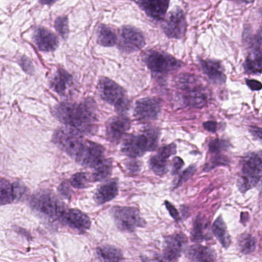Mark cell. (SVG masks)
Listing matches in <instances>:
<instances>
[{
    "label": "cell",
    "mask_w": 262,
    "mask_h": 262,
    "mask_svg": "<svg viewBox=\"0 0 262 262\" xmlns=\"http://www.w3.org/2000/svg\"><path fill=\"white\" fill-rule=\"evenodd\" d=\"M130 127V121L128 118L121 116L113 117L107 121L106 126V135L109 141L113 143H119L125 132Z\"/></svg>",
    "instance_id": "14"
},
{
    "label": "cell",
    "mask_w": 262,
    "mask_h": 262,
    "mask_svg": "<svg viewBox=\"0 0 262 262\" xmlns=\"http://www.w3.org/2000/svg\"><path fill=\"white\" fill-rule=\"evenodd\" d=\"M230 146V144L225 140H212L209 145V152L218 154L222 151L226 150Z\"/></svg>",
    "instance_id": "35"
},
{
    "label": "cell",
    "mask_w": 262,
    "mask_h": 262,
    "mask_svg": "<svg viewBox=\"0 0 262 262\" xmlns=\"http://www.w3.org/2000/svg\"><path fill=\"white\" fill-rule=\"evenodd\" d=\"M145 62L154 73L159 75H166L182 66L181 62L174 57L157 51L149 52L145 58Z\"/></svg>",
    "instance_id": "8"
},
{
    "label": "cell",
    "mask_w": 262,
    "mask_h": 262,
    "mask_svg": "<svg viewBox=\"0 0 262 262\" xmlns=\"http://www.w3.org/2000/svg\"><path fill=\"white\" fill-rule=\"evenodd\" d=\"M187 240L182 234L166 237L163 246V257L166 261H174L180 258Z\"/></svg>",
    "instance_id": "15"
},
{
    "label": "cell",
    "mask_w": 262,
    "mask_h": 262,
    "mask_svg": "<svg viewBox=\"0 0 262 262\" xmlns=\"http://www.w3.org/2000/svg\"><path fill=\"white\" fill-rule=\"evenodd\" d=\"M28 189L19 183H11L0 178V206L18 201L26 196Z\"/></svg>",
    "instance_id": "12"
},
{
    "label": "cell",
    "mask_w": 262,
    "mask_h": 262,
    "mask_svg": "<svg viewBox=\"0 0 262 262\" xmlns=\"http://www.w3.org/2000/svg\"><path fill=\"white\" fill-rule=\"evenodd\" d=\"M61 220L72 229L81 232L89 230L92 225L89 217L78 209H66Z\"/></svg>",
    "instance_id": "17"
},
{
    "label": "cell",
    "mask_w": 262,
    "mask_h": 262,
    "mask_svg": "<svg viewBox=\"0 0 262 262\" xmlns=\"http://www.w3.org/2000/svg\"><path fill=\"white\" fill-rule=\"evenodd\" d=\"M98 256L104 261H118L123 259V254L120 249L113 246H103L97 249Z\"/></svg>",
    "instance_id": "27"
},
{
    "label": "cell",
    "mask_w": 262,
    "mask_h": 262,
    "mask_svg": "<svg viewBox=\"0 0 262 262\" xmlns=\"http://www.w3.org/2000/svg\"><path fill=\"white\" fill-rule=\"evenodd\" d=\"M229 160H228L227 157L223 156V155H219V156L214 157L213 159L211 161L209 164H207V169H212L213 168L219 166H226L229 165Z\"/></svg>",
    "instance_id": "37"
},
{
    "label": "cell",
    "mask_w": 262,
    "mask_h": 262,
    "mask_svg": "<svg viewBox=\"0 0 262 262\" xmlns=\"http://www.w3.org/2000/svg\"><path fill=\"white\" fill-rule=\"evenodd\" d=\"M207 225L205 223V220L201 216L197 217L194 223L193 229L192 232V241L194 243H201L204 240L207 239V235H206V229H207Z\"/></svg>",
    "instance_id": "29"
},
{
    "label": "cell",
    "mask_w": 262,
    "mask_h": 262,
    "mask_svg": "<svg viewBox=\"0 0 262 262\" xmlns=\"http://www.w3.org/2000/svg\"><path fill=\"white\" fill-rule=\"evenodd\" d=\"M166 206L168 210H169V213L172 215V218H173L174 219L178 220L179 218H180V216H179V214L178 212H177V209H176L175 208L170 204V203H167V201L166 203Z\"/></svg>",
    "instance_id": "43"
},
{
    "label": "cell",
    "mask_w": 262,
    "mask_h": 262,
    "mask_svg": "<svg viewBox=\"0 0 262 262\" xmlns=\"http://www.w3.org/2000/svg\"><path fill=\"white\" fill-rule=\"evenodd\" d=\"M75 161L86 167L96 168L104 160V148L98 143L86 141L81 153Z\"/></svg>",
    "instance_id": "10"
},
{
    "label": "cell",
    "mask_w": 262,
    "mask_h": 262,
    "mask_svg": "<svg viewBox=\"0 0 262 262\" xmlns=\"http://www.w3.org/2000/svg\"><path fill=\"white\" fill-rule=\"evenodd\" d=\"M212 232L223 248L228 249L230 246L232 240L223 217H218V218L215 220L212 226Z\"/></svg>",
    "instance_id": "25"
},
{
    "label": "cell",
    "mask_w": 262,
    "mask_h": 262,
    "mask_svg": "<svg viewBox=\"0 0 262 262\" xmlns=\"http://www.w3.org/2000/svg\"><path fill=\"white\" fill-rule=\"evenodd\" d=\"M143 33L132 26H123L120 30L119 48L123 52L130 53L144 46Z\"/></svg>",
    "instance_id": "9"
},
{
    "label": "cell",
    "mask_w": 262,
    "mask_h": 262,
    "mask_svg": "<svg viewBox=\"0 0 262 262\" xmlns=\"http://www.w3.org/2000/svg\"><path fill=\"white\" fill-rule=\"evenodd\" d=\"M260 55H261V56H262V47L261 49V52H260Z\"/></svg>",
    "instance_id": "50"
},
{
    "label": "cell",
    "mask_w": 262,
    "mask_h": 262,
    "mask_svg": "<svg viewBox=\"0 0 262 262\" xmlns=\"http://www.w3.org/2000/svg\"><path fill=\"white\" fill-rule=\"evenodd\" d=\"M173 164H172V175H177L181 170L183 168L184 163H183L182 158H179V157H176L174 158L173 161H172Z\"/></svg>",
    "instance_id": "40"
},
{
    "label": "cell",
    "mask_w": 262,
    "mask_h": 262,
    "mask_svg": "<svg viewBox=\"0 0 262 262\" xmlns=\"http://www.w3.org/2000/svg\"><path fill=\"white\" fill-rule=\"evenodd\" d=\"M245 72L252 75H259L262 73V56H248L244 63Z\"/></svg>",
    "instance_id": "31"
},
{
    "label": "cell",
    "mask_w": 262,
    "mask_h": 262,
    "mask_svg": "<svg viewBox=\"0 0 262 262\" xmlns=\"http://www.w3.org/2000/svg\"><path fill=\"white\" fill-rule=\"evenodd\" d=\"M55 27L57 32L63 38L66 39L69 36V19L67 16H60L55 20Z\"/></svg>",
    "instance_id": "34"
},
{
    "label": "cell",
    "mask_w": 262,
    "mask_h": 262,
    "mask_svg": "<svg viewBox=\"0 0 262 262\" xmlns=\"http://www.w3.org/2000/svg\"><path fill=\"white\" fill-rule=\"evenodd\" d=\"M127 168L131 172H137L140 169V165L139 162H130L127 164Z\"/></svg>",
    "instance_id": "44"
},
{
    "label": "cell",
    "mask_w": 262,
    "mask_h": 262,
    "mask_svg": "<svg viewBox=\"0 0 262 262\" xmlns=\"http://www.w3.org/2000/svg\"><path fill=\"white\" fill-rule=\"evenodd\" d=\"M249 132L252 135L255 139L259 143H262V129L261 128L256 127V126H250L249 127Z\"/></svg>",
    "instance_id": "39"
},
{
    "label": "cell",
    "mask_w": 262,
    "mask_h": 262,
    "mask_svg": "<svg viewBox=\"0 0 262 262\" xmlns=\"http://www.w3.org/2000/svg\"><path fill=\"white\" fill-rule=\"evenodd\" d=\"M238 249L244 255H249L256 249V240L250 234H243L238 238Z\"/></svg>",
    "instance_id": "30"
},
{
    "label": "cell",
    "mask_w": 262,
    "mask_h": 262,
    "mask_svg": "<svg viewBox=\"0 0 262 262\" xmlns=\"http://www.w3.org/2000/svg\"><path fill=\"white\" fill-rule=\"evenodd\" d=\"M118 194L117 182L112 180L98 187L95 192V199L98 204L102 205L108 203L115 198Z\"/></svg>",
    "instance_id": "23"
},
{
    "label": "cell",
    "mask_w": 262,
    "mask_h": 262,
    "mask_svg": "<svg viewBox=\"0 0 262 262\" xmlns=\"http://www.w3.org/2000/svg\"><path fill=\"white\" fill-rule=\"evenodd\" d=\"M232 1L238 2V3H246V4H249V3H253L254 0H232Z\"/></svg>",
    "instance_id": "48"
},
{
    "label": "cell",
    "mask_w": 262,
    "mask_h": 262,
    "mask_svg": "<svg viewBox=\"0 0 262 262\" xmlns=\"http://www.w3.org/2000/svg\"><path fill=\"white\" fill-rule=\"evenodd\" d=\"M195 171H196V167H195V166H189L187 169H186V170L180 175V178L177 180L175 188L179 187V186H181L183 183L189 179V178L194 175Z\"/></svg>",
    "instance_id": "36"
},
{
    "label": "cell",
    "mask_w": 262,
    "mask_h": 262,
    "mask_svg": "<svg viewBox=\"0 0 262 262\" xmlns=\"http://www.w3.org/2000/svg\"><path fill=\"white\" fill-rule=\"evenodd\" d=\"M57 0H39L40 3L42 5H52Z\"/></svg>",
    "instance_id": "47"
},
{
    "label": "cell",
    "mask_w": 262,
    "mask_h": 262,
    "mask_svg": "<svg viewBox=\"0 0 262 262\" xmlns=\"http://www.w3.org/2000/svg\"><path fill=\"white\" fill-rule=\"evenodd\" d=\"M176 152L177 146L175 144L167 145L162 147L158 153L149 160V166L152 172L157 175H165L168 170V159L176 154Z\"/></svg>",
    "instance_id": "16"
},
{
    "label": "cell",
    "mask_w": 262,
    "mask_h": 262,
    "mask_svg": "<svg viewBox=\"0 0 262 262\" xmlns=\"http://www.w3.org/2000/svg\"><path fill=\"white\" fill-rule=\"evenodd\" d=\"M243 173L258 175L262 172V152L249 154L243 158Z\"/></svg>",
    "instance_id": "24"
},
{
    "label": "cell",
    "mask_w": 262,
    "mask_h": 262,
    "mask_svg": "<svg viewBox=\"0 0 262 262\" xmlns=\"http://www.w3.org/2000/svg\"><path fill=\"white\" fill-rule=\"evenodd\" d=\"M157 129H145L143 133L131 135L125 138L121 146V151L130 158H137L144 155L148 151L155 150L159 141Z\"/></svg>",
    "instance_id": "2"
},
{
    "label": "cell",
    "mask_w": 262,
    "mask_h": 262,
    "mask_svg": "<svg viewBox=\"0 0 262 262\" xmlns=\"http://www.w3.org/2000/svg\"><path fill=\"white\" fill-rule=\"evenodd\" d=\"M112 172V164L111 162L104 161L101 165L95 168L92 174V178L94 182H101L110 176Z\"/></svg>",
    "instance_id": "32"
},
{
    "label": "cell",
    "mask_w": 262,
    "mask_h": 262,
    "mask_svg": "<svg viewBox=\"0 0 262 262\" xmlns=\"http://www.w3.org/2000/svg\"><path fill=\"white\" fill-rule=\"evenodd\" d=\"M203 126H204L205 129L212 132V133H215L217 131V123L215 122H206V123H203Z\"/></svg>",
    "instance_id": "42"
},
{
    "label": "cell",
    "mask_w": 262,
    "mask_h": 262,
    "mask_svg": "<svg viewBox=\"0 0 262 262\" xmlns=\"http://www.w3.org/2000/svg\"><path fill=\"white\" fill-rule=\"evenodd\" d=\"M73 85L72 75L64 69H59L51 80V87L57 93L66 95Z\"/></svg>",
    "instance_id": "21"
},
{
    "label": "cell",
    "mask_w": 262,
    "mask_h": 262,
    "mask_svg": "<svg viewBox=\"0 0 262 262\" xmlns=\"http://www.w3.org/2000/svg\"><path fill=\"white\" fill-rule=\"evenodd\" d=\"M53 114L61 123L81 133H94L96 131V104L92 98L80 103H60L54 108Z\"/></svg>",
    "instance_id": "1"
},
{
    "label": "cell",
    "mask_w": 262,
    "mask_h": 262,
    "mask_svg": "<svg viewBox=\"0 0 262 262\" xmlns=\"http://www.w3.org/2000/svg\"><path fill=\"white\" fill-rule=\"evenodd\" d=\"M31 206L39 213L52 219H60L66 211L64 205L49 192L35 193L31 199Z\"/></svg>",
    "instance_id": "6"
},
{
    "label": "cell",
    "mask_w": 262,
    "mask_h": 262,
    "mask_svg": "<svg viewBox=\"0 0 262 262\" xmlns=\"http://www.w3.org/2000/svg\"><path fill=\"white\" fill-rule=\"evenodd\" d=\"M186 257L193 261H214L216 260V254L212 249L206 246L195 245L186 250Z\"/></svg>",
    "instance_id": "22"
},
{
    "label": "cell",
    "mask_w": 262,
    "mask_h": 262,
    "mask_svg": "<svg viewBox=\"0 0 262 262\" xmlns=\"http://www.w3.org/2000/svg\"><path fill=\"white\" fill-rule=\"evenodd\" d=\"M59 192L64 195H69V186H68L67 183H64L61 184L59 187Z\"/></svg>",
    "instance_id": "45"
},
{
    "label": "cell",
    "mask_w": 262,
    "mask_h": 262,
    "mask_svg": "<svg viewBox=\"0 0 262 262\" xmlns=\"http://www.w3.org/2000/svg\"><path fill=\"white\" fill-rule=\"evenodd\" d=\"M178 88L183 103L192 108H203L208 103V93L206 88L191 75H183L178 82Z\"/></svg>",
    "instance_id": "3"
},
{
    "label": "cell",
    "mask_w": 262,
    "mask_h": 262,
    "mask_svg": "<svg viewBox=\"0 0 262 262\" xmlns=\"http://www.w3.org/2000/svg\"><path fill=\"white\" fill-rule=\"evenodd\" d=\"M34 41L41 51L51 52L58 46V38L53 32L44 27H38L33 35Z\"/></svg>",
    "instance_id": "20"
},
{
    "label": "cell",
    "mask_w": 262,
    "mask_h": 262,
    "mask_svg": "<svg viewBox=\"0 0 262 262\" xmlns=\"http://www.w3.org/2000/svg\"><path fill=\"white\" fill-rule=\"evenodd\" d=\"M260 192H261V195H262V178L261 182V189H260Z\"/></svg>",
    "instance_id": "49"
},
{
    "label": "cell",
    "mask_w": 262,
    "mask_h": 262,
    "mask_svg": "<svg viewBox=\"0 0 262 262\" xmlns=\"http://www.w3.org/2000/svg\"><path fill=\"white\" fill-rule=\"evenodd\" d=\"M163 30L169 38H182L186 31V17L183 10L177 8L168 15L163 25Z\"/></svg>",
    "instance_id": "11"
},
{
    "label": "cell",
    "mask_w": 262,
    "mask_h": 262,
    "mask_svg": "<svg viewBox=\"0 0 262 262\" xmlns=\"http://www.w3.org/2000/svg\"><path fill=\"white\" fill-rule=\"evenodd\" d=\"M246 84L249 86V89L252 91H260L262 89V84L258 80L255 79H246Z\"/></svg>",
    "instance_id": "41"
},
{
    "label": "cell",
    "mask_w": 262,
    "mask_h": 262,
    "mask_svg": "<svg viewBox=\"0 0 262 262\" xmlns=\"http://www.w3.org/2000/svg\"><path fill=\"white\" fill-rule=\"evenodd\" d=\"M261 176L258 175L243 173L238 179V187L242 193H246L259 183Z\"/></svg>",
    "instance_id": "28"
},
{
    "label": "cell",
    "mask_w": 262,
    "mask_h": 262,
    "mask_svg": "<svg viewBox=\"0 0 262 262\" xmlns=\"http://www.w3.org/2000/svg\"><path fill=\"white\" fill-rule=\"evenodd\" d=\"M249 219V215L247 212H243L241 215V221L243 224H246Z\"/></svg>",
    "instance_id": "46"
},
{
    "label": "cell",
    "mask_w": 262,
    "mask_h": 262,
    "mask_svg": "<svg viewBox=\"0 0 262 262\" xmlns=\"http://www.w3.org/2000/svg\"><path fill=\"white\" fill-rule=\"evenodd\" d=\"M112 214L117 227L122 232H134L137 228L143 227L146 225L136 208L117 206L112 209Z\"/></svg>",
    "instance_id": "7"
},
{
    "label": "cell",
    "mask_w": 262,
    "mask_h": 262,
    "mask_svg": "<svg viewBox=\"0 0 262 262\" xmlns=\"http://www.w3.org/2000/svg\"><path fill=\"white\" fill-rule=\"evenodd\" d=\"M53 142L61 150L75 159L81 153L86 143L81 132L68 126L55 131Z\"/></svg>",
    "instance_id": "4"
},
{
    "label": "cell",
    "mask_w": 262,
    "mask_h": 262,
    "mask_svg": "<svg viewBox=\"0 0 262 262\" xmlns=\"http://www.w3.org/2000/svg\"><path fill=\"white\" fill-rule=\"evenodd\" d=\"M200 64L204 73L214 84L223 85L226 83L227 77L221 62L215 59H202Z\"/></svg>",
    "instance_id": "18"
},
{
    "label": "cell",
    "mask_w": 262,
    "mask_h": 262,
    "mask_svg": "<svg viewBox=\"0 0 262 262\" xmlns=\"http://www.w3.org/2000/svg\"><path fill=\"white\" fill-rule=\"evenodd\" d=\"M134 1L149 17L157 20H161L164 18L169 6V0H134Z\"/></svg>",
    "instance_id": "19"
},
{
    "label": "cell",
    "mask_w": 262,
    "mask_h": 262,
    "mask_svg": "<svg viewBox=\"0 0 262 262\" xmlns=\"http://www.w3.org/2000/svg\"><path fill=\"white\" fill-rule=\"evenodd\" d=\"M98 91L101 98L113 106L120 113L128 109L130 103L125 90L115 82L103 77L98 83Z\"/></svg>",
    "instance_id": "5"
},
{
    "label": "cell",
    "mask_w": 262,
    "mask_h": 262,
    "mask_svg": "<svg viewBox=\"0 0 262 262\" xmlns=\"http://www.w3.org/2000/svg\"><path fill=\"white\" fill-rule=\"evenodd\" d=\"M70 184L76 189H84L89 186V177L84 172H78L72 177Z\"/></svg>",
    "instance_id": "33"
},
{
    "label": "cell",
    "mask_w": 262,
    "mask_h": 262,
    "mask_svg": "<svg viewBox=\"0 0 262 262\" xmlns=\"http://www.w3.org/2000/svg\"><path fill=\"white\" fill-rule=\"evenodd\" d=\"M160 110L161 106L157 98H141L136 103L134 116L140 121H151L158 117Z\"/></svg>",
    "instance_id": "13"
},
{
    "label": "cell",
    "mask_w": 262,
    "mask_h": 262,
    "mask_svg": "<svg viewBox=\"0 0 262 262\" xmlns=\"http://www.w3.org/2000/svg\"><path fill=\"white\" fill-rule=\"evenodd\" d=\"M20 66L23 68V70L25 72H27L29 74H32L34 72L33 65H32V62L26 58V56L23 57L20 60Z\"/></svg>",
    "instance_id": "38"
},
{
    "label": "cell",
    "mask_w": 262,
    "mask_h": 262,
    "mask_svg": "<svg viewBox=\"0 0 262 262\" xmlns=\"http://www.w3.org/2000/svg\"><path fill=\"white\" fill-rule=\"evenodd\" d=\"M98 43L105 47L115 46L117 43V35L115 31L108 26H100L98 31Z\"/></svg>",
    "instance_id": "26"
}]
</instances>
